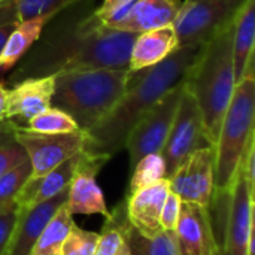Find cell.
Returning a JSON list of instances; mask_svg holds the SVG:
<instances>
[{
	"label": "cell",
	"mask_w": 255,
	"mask_h": 255,
	"mask_svg": "<svg viewBox=\"0 0 255 255\" xmlns=\"http://www.w3.org/2000/svg\"><path fill=\"white\" fill-rule=\"evenodd\" d=\"M94 0H81L52 16L37 42L9 70L4 84L88 69H128L136 33L105 24Z\"/></svg>",
	"instance_id": "obj_1"
},
{
	"label": "cell",
	"mask_w": 255,
	"mask_h": 255,
	"mask_svg": "<svg viewBox=\"0 0 255 255\" xmlns=\"http://www.w3.org/2000/svg\"><path fill=\"white\" fill-rule=\"evenodd\" d=\"M202 46H179L158 64L131 72L127 88L118 103L100 123L85 131L87 142L84 151L109 160L121 151L134 124L169 90L185 79Z\"/></svg>",
	"instance_id": "obj_2"
},
{
	"label": "cell",
	"mask_w": 255,
	"mask_h": 255,
	"mask_svg": "<svg viewBox=\"0 0 255 255\" xmlns=\"http://www.w3.org/2000/svg\"><path fill=\"white\" fill-rule=\"evenodd\" d=\"M233 24L206 42L185 76V87L193 94L203 121L208 143L215 148L223 118L236 88L233 66Z\"/></svg>",
	"instance_id": "obj_3"
},
{
	"label": "cell",
	"mask_w": 255,
	"mask_h": 255,
	"mask_svg": "<svg viewBox=\"0 0 255 255\" xmlns=\"http://www.w3.org/2000/svg\"><path fill=\"white\" fill-rule=\"evenodd\" d=\"M131 72L124 69H88L55 75L51 106L69 114L79 130L100 123L124 94Z\"/></svg>",
	"instance_id": "obj_4"
},
{
	"label": "cell",
	"mask_w": 255,
	"mask_h": 255,
	"mask_svg": "<svg viewBox=\"0 0 255 255\" xmlns=\"http://www.w3.org/2000/svg\"><path fill=\"white\" fill-rule=\"evenodd\" d=\"M255 81L254 61L236 84L233 97L223 118L215 145L214 194L230 196L245 148L254 134Z\"/></svg>",
	"instance_id": "obj_5"
},
{
	"label": "cell",
	"mask_w": 255,
	"mask_h": 255,
	"mask_svg": "<svg viewBox=\"0 0 255 255\" xmlns=\"http://www.w3.org/2000/svg\"><path fill=\"white\" fill-rule=\"evenodd\" d=\"M247 0H184L173 28L179 46L205 45L230 27Z\"/></svg>",
	"instance_id": "obj_6"
},
{
	"label": "cell",
	"mask_w": 255,
	"mask_h": 255,
	"mask_svg": "<svg viewBox=\"0 0 255 255\" xmlns=\"http://www.w3.org/2000/svg\"><path fill=\"white\" fill-rule=\"evenodd\" d=\"M184 90L185 82L182 81L169 90L130 130L124 145L128 151L130 170L145 155L161 154Z\"/></svg>",
	"instance_id": "obj_7"
},
{
	"label": "cell",
	"mask_w": 255,
	"mask_h": 255,
	"mask_svg": "<svg viewBox=\"0 0 255 255\" xmlns=\"http://www.w3.org/2000/svg\"><path fill=\"white\" fill-rule=\"evenodd\" d=\"M15 139L27 154L31 166V176H42L85 148L87 133L76 130L72 133H36L21 124H15Z\"/></svg>",
	"instance_id": "obj_8"
},
{
	"label": "cell",
	"mask_w": 255,
	"mask_h": 255,
	"mask_svg": "<svg viewBox=\"0 0 255 255\" xmlns=\"http://www.w3.org/2000/svg\"><path fill=\"white\" fill-rule=\"evenodd\" d=\"M208 145L200 109L193 94L185 87L166 143L161 149V155L166 163V178H170L191 152Z\"/></svg>",
	"instance_id": "obj_9"
},
{
	"label": "cell",
	"mask_w": 255,
	"mask_h": 255,
	"mask_svg": "<svg viewBox=\"0 0 255 255\" xmlns=\"http://www.w3.org/2000/svg\"><path fill=\"white\" fill-rule=\"evenodd\" d=\"M169 179L170 191L181 202L211 208L215 181V148L203 146L191 152Z\"/></svg>",
	"instance_id": "obj_10"
},
{
	"label": "cell",
	"mask_w": 255,
	"mask_h": 255,
	"mask_svg": "<svg viewBox=\"0 0 255 255\" xmlns=\"http://www.w3.org/2000/svg\"><path fill=\"white\" fill-rule=\"evenodd\" d=\"M229 202L224 248L227 255H254V190L238 172Z\"/></svg>",
	"instance_id": "obj_11"
},
{
	"label": "cell",
	"mask_w": 255,
	"mask_h": 255,
	"mask_svg": "<svg viewBox=\"0 0 255 255\" xmlns=\"http://www.w3.org/2000/svg\"><path fill=\"white\" fill-rule=\"evenodd\" d=\"M109 161L106 157L91 155L82 151L72 181L69 184V194L66 206L72 215H103L109 217V209L105 202L103 191L97 185L96 176L100 169Z\"/></svg>",
	"instance_id": "obj_12"
},
{
	"label": "cell",
	"mask_w": 255,
	"mask_h": 255,
	"mask_svg": "<svg viewBox=\"0 0 255 255\" xmlns=\"http://www.w3.org/2000/svg\"><path fill=\"white\" fill-rule=\"evenodd\" d=\"M175 235L182 255H220L208 208L182 202Z\"/></svg>",
	"instance_id": "obj_13"
},
{
	"label": "cell",
	"mask_w": 255,
	"mask_h": 255,
	"mask_svg": "<svg viewBox=\"0 0 255 255\" xmlns=\"http://www.w3.org/2000/svg\"><path fill=\"white\" fill-rule=\"evenodd\" d=\"M69 194V187L58 193L57 196L36 203L30 209L19 211L18 218L9 239L4 255H28L34 242L49 223V220L55 215V212L66 203Z\"/></svg>",
	"instance_id": "obj_14"
},
{
	"label": "cell",
	"mask_w": 255,
	"mask_h": 255,
	"mask_svg": "<svg viewBox=\"0 0 255 255\" xmlns=\"http://www.w3.org/2000/svg\"><path fill=\"white\" fill-rule=\"evenodd\" d=\"M169 193L170 184L169 179L164 178L149 187L126 196L127 218L140 236L152 239L163 232L160 226V215Z\"/></svg>",
	"instance_id": "obj_15"
},
{
	"label": "cell",
	"mask_w": 255,
	"mask_h": 255,
	"mask_svg": "<svg viewBox=\"0 0 255 255\" xmlns=\"http://www.w3.org/2000/svg\"><path fill=\"white\" fill-rule=\"evenodd\" d=\"M55 76L27 78L12 85L7 91L6 120L16 118L27 123L33 117L51 108Z\"/></svg>",
	"instance_id": "obj_16"
},
{
	"label": "cell",
	"mask_w": 255,
	"mask_h": 255,
	"mask_svg": "<svg viewBox=\"0 0 255 255\" xmlns=\"http://www.w3.org/2000/svg\"><path fill=\"white\" fill-rule=\"evenodd\" d=\"M81 154L82 151L42 176H37V178L30 176L27 182L22 185V188L19 190V193L16 194V199H15L16 208L19 211L30 209L36 203L48 200L57 196L58 193H61L63 190H66L72 181V176L75 173Z\"/></svg>",
	"instance_id": "obj_17"
},
{
	"label": "cell",
	"mask_w": 255,
	"mask_h": 255,
	"mask_svg": "<svg viewBox=\"0 0 255 255\" xmlns=\"http://www.w3.org/2000/svg\"><path fill=\"white\" fill-rule=\"evenodd\" d=\"M179 48L173 25L137 33L130 51V72H137L166 60Z\"/></svg>",
	"instance_id": "obj_18"
},
{
	"label": "cell",
	"mask_w": 255,
	"mask_h": 255,
	"mask_svg": "<svg viewBox=\"0 0 255 255\" xmlns=\"http://www.w3.org/2000/svg\"><path fill=\"white\" fill-rule=\"evenodd\" d=\"M184 0H137L114 28L142 33L173 24Z\"/></svg>",
	"instance_id": "obj_19"
},
{
	"label": "cell",
	"mask_w": 255,
	"mask_h": 255,
	"mask_svg": "<svg viewBox=\"0 0 255 255\" xmlns=\"http://www.w3.org/2000/svg\"><path fill=\"white\" fill-rule=\"evenodd\" d=\"M255 0H247L233 21V66L236 82H239L250 63L254 61Z\"/></svg>",
	"instance_id": "obj_20"
},
{
	"label": "cell",
	"mask_w": 255,
	"mask_h": 255,
	"mask_svg": "<svg viewBox=\"0 0 255 255\" xmlns=\"http://www.w3.org/2000/svg\"><path fill=\"white\" fill-rule=\"evenodd\" d=\"M48 21L49 19L45 16H37V18H30V19L16 22L15 28L10 31L0 52V73L9 72L13 69V66L37 42Z\"/></svg>",
	"instance_id": "obj_21"
},
{
	"label": "cell",
	"mask_w": 255,
	"mask_h": 255,
	"mask_svg": "<svg viewBox=\"0 0 255 255\" xmlns=\"http://www.w3.org/2000/svg\"><path fill=\"white\" fill-rule=\"evenodd\" d=\"M105 220L94 255H130L128 230L131 224L126 212V199L109 211V217Z\"/></svg>",
	"instance_id": "obj_22"
},
{
	"label": "cell",
	"mask_w": 255,
	"mask_h": 255,
	"mask_svg": "<svg viewBox=\"0 0 255 255\" xmlns=\"http://www.w3.org/2000/svg\"><path fill=\"white\" fill-rule=\"evenodd\" d=\"M81 0H0V22H21L45 16L51 19Z\"/></svg>",
	"instance_id": "obj_23"
},
{
	"label": "cell",
	"mask_w": 255,
	"mask_h": 255,
	"mask_svg": "<svg viewBox=\"0 0 255 255\" xmlns=\"http://www.w3.org/2000/svg\"><path fill=\"white\" fill-rule=\"evenodd\" d=\"M72 217L64 203L49 220L28 255H63V244L73 226Z\"/></svg>",
	"instance_id": "obj_24"
},
{
	"label": "cell",
	"mask_w": 255,
	"mask_h": 255,
	"mask_svg": "<svg viewBox=\"0 0 255 255\" xmlns=\"http://www.w3.org/2000/svg\"><path fill=\"white\" fill-rule=\"evenodd\" d=\"M128 242L130 255H182L175 232H161L158 236L148 239L130 227Z\"/></svg>",
	"instance_id": "obj_25"
},
{
	"label": "cell",
	"mask_w": 255,
	"mask_h": 255,
	"mask_svg": "<svg viewBox=\"0 0 255 255\" xmlns=\"http://www.w3.org/2000/svg\"><path fill=\"white\" fill-rule=\"evenodd\" d=\"M130 173L131 175H130L127 196L164 179L166 178L164 158L160 152L148 154L136 163V166L130 170Z\"/></svg>",
	"instance_id": "obj_26"
},
{
	"label": "cell",
	"mask_w": 255,
	"mask_h": 255,
	"mask_svg": "<svg viewBox=\"0 0 255 255\" xmlns=\"http://www.w3.org/2000/svg\"><path fill=\"white\" fill-rule=\"evenodd\" d=\"M27 130L36 133H46V134H57V133H72L79 130L76 121L61 109L48 108L42 114L33 117L25 123Z\"/></svg>",
	"instance_id": "obj_27"
},
{
	"label": "cell",
	"mask_w": 255,
	"mask_h": 255,
	"mask_svg": "<svg viewBox=\"0 0 255 255\" xmlns=\"http://www.w3.org/2000/svg\"><path fill=\"white\" fill-rule=\"evenodd\" d=\"M15 121L0 123V176L7 170L27 161V154L15 139Z\"/></svg>",
	"instance_id": "obj_28"
},
{
	"label": "cell",
	"mask_w": 255,
	"mask_h": 255,
	"mask_svg": "<svg viewBox=\"0 0 255 255\" xmlns=\"http://www.w3.org/2000/svg\"><path fill=\"white\" fill-rule=\"evenodd\" d=\"M31 176V166L27 161L7 170L0 176V215L16 208L15 199L22 185Z\"/></svg>",
	"instance_id": "obj_29"
},
{
	"label": "cell",
	"mask_w": 255,
	"mask_h": 255,
	"mask_svg": "<svg viewBox=\"0 0 255 255\" xmlns=\"http://www.w3.org/2000/svg\"><path fill=\"white\" fill-rule=\"evenodd\" d=\"M99 242V233L84 230L75 223L63 244V255H94Z\"/></svg>",
	"instance_id": "obj_30"
},
{
	"label": "cell",
	"mask_w": 255,
	"mask_h": 255,
	"mask_svg": "<svg viewBox=\"0 0 255 255\" xmlns=\"http://www.w3.org/2000/svg\"><path fill=\"white\" fill-rule=\"evenodd\" d=\"M137 0H103L99 6H96V15L109 27H115V24L128 12V9Z\"/></svg>",
	"instance_id": "obj_31"
},
{
	"label": "cell",
	"mask_w": 255,
	"mask_h": 255,
	"mask_svg": "<svg viewBox=\"0 0 255 255\" xmlns=\"http://www.w3.org/2000/svg\"><path fill=\"white\" fill-rule=\"evenodd\" d=\"M181 205H182L181 199L175 193L170 191L166 197V202L163 205L161 215H160V226L163 232H175L179 212H181Z\"/></svg>",
	"instance_id": "obj_32"
},
{
	"label": "cell",
	"mask_w": 255,
	"mask_h": 255,
	"mask_svg": "<svg viewBox=\"0 0 255 255\" xmlns=\"http://www.w3.org/2000/svg\"><path fill=\"white\" fill-rule=\"evenodd\" d=\"M18 208H13L4 214L0 215V255H4V251L7 248L9 239L12 236L16 218H18Z\"/></svg>",
	"instance_id": "obj_33"
},
{
	"label": "cell",
	"mask_w": 255,
	"mask_h": 255,
	"mask_svg": "<svg viewBox=\"0 0 255 255\" xmlns=\"http://www.w3.org/2000/svg\"><path fill=\"white\" fill-rule=\"evenodd\" d=\"M15 25H16V22H0V52H1L4 42L9 37L10 31L15 28Z\"/></svg>",
	"instance_id": "obj_34"
},
{
	"label": "cell",
	"mask_w": 255,
	"mask_h": 255,
	"mask_svg": "<svg viewBox=\"0 0 255 255\" xmlns=\"http://www.w3.org/2000/svg\"><path fill=\"white\" fill-rule=\"evenodd\" d=\"M7 88L0 82V123L6 120V100H7Z\"/></svg>",
	"instance_id": "obj_35"
}]
</instances>
